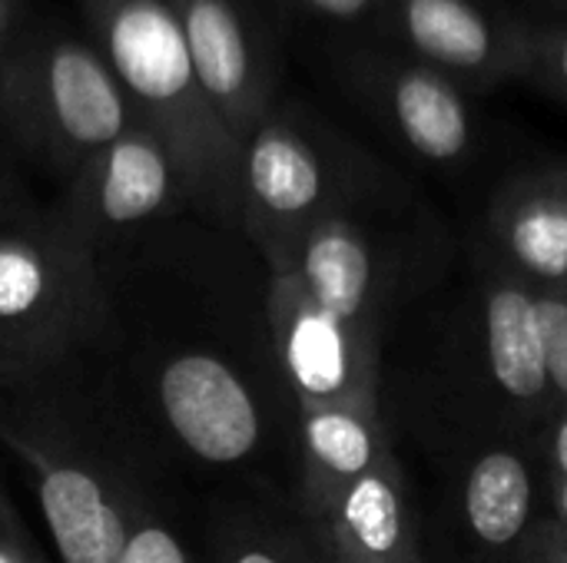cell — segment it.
<instances>
[{
    "instance_id": "6da1fadb",
    "label": "cell",
    "mask_w": 567,
    "mask_h": 563,
    "mask_svg": "<svg viewBox=\"0 0 567 563\" xmlns=\"http://www.w3.org/2000/svg\"><path fill=\"white\" fill-rule=\"evenodd\" d=\"M445 272L442 242L385 236L355 209L319 222L269 272L266 322L296 411L379 402L385 342Z\"/></svg>"
},
{
    "instance_id": "7a4b0ae2",
    "label": "cell",
    "mask_w": 567,
    "mask_h": 563,
    "mask_svg": "<svg viewBox=\"0 0 567 563\" xmlns=\"http://www.w3.org/2000/svg\"><path fill=\"white\" fill-rule=\"evenodd\" d=\"M100 56L113 70L133 119L169 149L183 196L233 219L239 209L243 146L206 103L179 17L169 0H83Z\"/></svg>"
},
{
    "instance_id": "52a82bcc",
    "label": "cell",
    "mask_w": 567,
    "mask_h": 563,
    "mask_svg": "<svg viewBox=\"0 0 567 563\" xmlns=\"http://www.w3.org/2000/svg\"><path fill=\"white\" fill-rule=\"evenodd\" d=\"M352 212V192L332 159L286 116L266 113L239 153V209L266 269H282L326 219Z\"/></svg>"
},
{
    "instance_id": "ffe728a7",
    "label": "cell",
    "mask_w": 567,
    "mask_h": 563,
    "mask_svg": "<svg viewBox=\"0 0 567 563\" xmlns=\"http://www.w3.org/2000/svg\"><path fill=\"white\" fill-rule=\"evenodd\" d=\"M0 563H43L30 538L23 534L20 518L3 491H0Z\"/></svg>"
},
{
    "instance_id": "e0dca14e",
    "label": "cell",
    "mask_w": 567,
    "mask_h": 563,
    "mask_svg": "<svg viewBox=\"0 0 567 563\" xmlns=\"http://www.w3.org/2000/svg\"><path fill=\"white\" fill-rule=\"evenodd\" d=\"M120 563H196L179 534L153 511L140 508L130 521Z\"/></svg>"
},
{
    "instance_id": "4fadbf2b",
    "label": "cell",
    "mask_w": 567,
    "mask_h": 563,
    "mask_svg": "<svg viewBox=\"0 0 567 563\" xmlns=\"http://www.w3.org/2000/svg\"><path fill=\"white\" fill-rule=\"evenodd\" d=\"M299 455L302 514H312L395 451L379 402H336L299 411Z\"/></svg>"
},
{
    "instance_id": "5b68a950",
    "label": "cell",
    "mask_w": 567,
    "mask_h": 563,
    "mask_svg": "<svg viewBox=\"0 0 567 563\" xmlns=\"http://www.w3.org/2000/svg\"><path fill=\"white\" fill-rule=\"evenodd\" d=\"M551 521L532 445H485L445 465L442 498L419 528L422 563H525Z\"/></svg>"
},
{
    "instance_id": "2e32d148",
    "label": "cell",
    "mask_w": 567,
    "mask_h": 563,
    "mask_svg": "<svg viewBox=\"0 0 567 563\" xmlns=\"http://www.w3.org/2000/svg\"><path fill=\"white\" fill-rule=\"evenodd\" d=\"M535 302H538L548 388H551L555 408H567V289L535 292Z\"/></svg>"
},
{
    "instance_id": "7402d4cb",
    "label": "cell",
    "mask_w": 567,
    "mask_h": 563,
    "mask_svg": "<svg viewBox=\"0 0 567 563\" xmlns=\"http://www.w3.org/2000/svg\"><path fill=\"white\" fill-rule=\"evenodd\" d=\"M306 7H312L316 13L336 17V20H355L359 13L369 10L372 0H302Z\"/></svg>"
},
{
    "instance_id": "9c48e42d",
    "label": "cell",
    "mask_w": 567,
    "mask_h": 563,
    "mask_svg": "<svg viewBox=\"0 0 567 563\" xmlns=\"http://www.w3.org/2000/svg\"><path fill=\"white\" fill-rule=\"evenodd\" d=\"M179 199L186 196L169 149L153 129L133 123L70 179L60 212L96 252L103 242L166 216Z\"/></svg>"
},
{
    "instance_id": "7c38bea8",
    "label": "cell",
    "mask_w": 567,
    "mask_h": 563,
    "mask_svg": "<svg viewBox=\"0 0 567 563\" xmlns=\"http://www.w3.org/2000/svg\"><path fill=\"white\" fill-rule=\"evenodd\" d=\"M478 249L535 292L567 289V176L535 173L508 183L488 206Z\"/></svg>"
},
{
    "instance_id": "44dd1931",
    "label": "cell",
    "mask_w": 567,
    "mask_h": 563,
    "mask_svg": "<svg viewBox=\"0 0 567 563\" xmlns=\"http://www.w3.org/2000/svg\"><path fill=\"white\" fill-rule=\"evenodd\" d=\"M525 563H567V531L555 518L542 528V534H538V541H535Z\"/></svg>"
},
{
    "instance_id": "5bb4252c",
    "label": "cell",
    "mask_w": 567,
    "mask_h": 563,
    "mask_svg": "<svg viewBox=\"0 0 567 563\" xmlns=\"http://www.w3.org/2000/svg\"><path fill=\"white\" fill-rule=\"evenodd\" d=\"M389 113L399 136L432 163H455L472 146V116L458 90L432 70H405L392 80Z\"/></svg>"
},
{
    "instance_id": "d6986e66",
    "label": "cell",
    "mask_w": 567,
    "mask_h": 563,
    "mask_svg": "<svg viewBox=\"0 0 567 563\" xmlns=\"http://www.w3.org/2000/svg\"><path fill=\"white\" fill-rule=\"evenodd\" d=\"M538 461L545 471L551 518L567 531V408H558L538 441Z\"/></svg>"
},
{
    "instance_id": "ac0fdd59",
    "label": "cell",
    "mask_w": 567,
    "mask_h": 563,
    "mask_svg": "<svg viewBox=\"0 0 567 563\" xmlns=\"http://www.w3.org/2000/svg\"><path fill=\"white\" fill-rule=\"evenodd\" d=\"M216 563H322L316 544L299 548L276 531H236L219 544Z\"/></svg>"
},
{
    "instance_id": "484cf974",
    "label": "cell",
    "mask_w": 567,
    "mask_h": 563,
    "mask_svg": "<svg viewBox=\"0 0 567 563\" xmlns=\"http://www.w3.org/2000/svg\"><path fill=\"white\" fill-rule=\"evenodd\" d=\"M419 563H422V561H419Z\"/></svg>"
},
{
    "instance_id": "9a60e30c",
    "label": "cell",
    "mask_w": 567,
    "mask_h": 563,
    "mask_svg": "<svg viewBox=\"0 0 567 563\" xmlns=\"http://www.w3.org/2000/svg\"><path fill=\"white\" fill-rule=\"evenodd\" d=\"M402 27L415 50L455 70H478L492 60L495 37L468 0H402Z\"/></svg>"
},
{
    "instance_id": "603a6c76",
    "label": "cell",
    "mask_w": 567,
    "mask_h": 563,
    "mask_svg": "<svg viewBox=\"0 0 567 563\" xmlns=\"http://www.w3.org/2000/svg\"><path fill=\"white\" fill-rule=\"evenodd\" d=\"M20 219H27V216H20L17 189H13L7 179H0V229H7V226H13V222H20Z\"/></svg>"
},
{
    "instance_id": "d4e9b609",
    "label": "cell",
    "mask_w": 567,
    "mask_h": 563,
    "mask_svg": "<svg viewBox=\"0 0 567 563\" xmlns=\"http://www.w3.org/2000/svg\"><path fill=\"white\" fill-rule=\"evenodd\" d=\"M558 76H561V83L567 86V37L561 40V46H558Z\"/></svg>"
},
{
    "instance_id": "3957f363",
    "label": "cell",
    "mask_w": 567,
    "mask_h": 563,
    "mask_svg": "<svg viewBox=\"0 0 567 563\" xmlns=\"http://www.w3.org/2000/svg\"><path fill=\"white\" fill-rule=\"evenodd\" d=\"M106 325L96 252L56 209L0 229V362L47 365Z\"/></svg>"
},
{
    "instance_id": "ba28073f",
    "label": "cell",
    "mask_w": 567,
    "mask_h": 563,
    "mask_svg": "<svg viewBox=\"0 0 567 563\" xmlns=\"http://www.w3.org/2000/svg\"><path fill=\"white\" fill-rule=\"evenodd\" d=\"M156 408L183 451L206 465H239L262 445V408L239 368L213 352L169 355L153 378Z\"/></svg>"
},
{
    "instance_id": "cb8c5ba5",
    "label": "cell",
    "mask_w": 567,
    "mask_h": 563,
    "mask_svg": "<svg viewBox=\"0 0 567 563\" xmlns=\"http://www.w3.org/2000/svg\"><path fill=\"white\" fill-rule=\"evenodd\" d=\"M13 7H17V0H0V50H3L10 23H13Z\"/></svg>"
},
{
    "instance_id": "277c9868",
    "label": "cell",
    "mask_w": 567,
    "mask_h": 563,
    "mask_svg": "<svg viewBox=\"0 0 567 563\" xmlns=\"http://www.w3.org/2000/svg\"><path fill=\"white\" fill-rule=\"evenodd\" d=\"M0 116L70 179L136 119L96 46L47 37L0 56Z\"/></svg>"
},
{
    "instance_id": "30bf717a",
    "label": "cell",
    "mask_w": 567,
    "mask_h": 563,
    "mask_svg": "<svg viewBox=\"0 0 567 563\" xmlns=\"http://www.w3.org/2000/svg\"><path fill=\"white\" fill-rule=\"evenodd\" d=\"M196 83L219 123L243 146L269 113V70L256 50L249 23L233 0H169Z\"/></svg>"
},
{
    "instance_id": "8992f818",
    "label": "cell",
    "mask_w": 567,
    "mask_h": 563,
    "mask_svg": "<svg viewBox=\"0 0 567 563\" xmlns=\"http://www.w3.org/2000/svg\"><path fill=\"white\" fill-rule=\"evenodd\" d=\"M0 441L33 471V491L60 563H120L140 511L110 468L73 435L53 431L0 395Z\"/></svg>"
},
{
    "instance_id": "8fae6325",
    "label": "cell",
    "mask_w": 567,
    "mask_h": 563,
    "mask_svg": "<svg viewBox=\"0 0 567 563\" xmlns=\"http://www.w3.org/2000/svg\"><path fill=\"white\" fill-rule=\"evenodd\" d=\"M322 563H419V511L392 455L375 471L306 514Z\"/></svg>"
}]
</instances>
